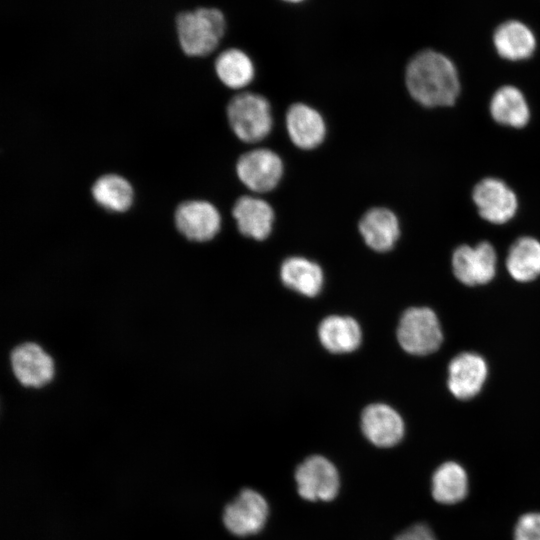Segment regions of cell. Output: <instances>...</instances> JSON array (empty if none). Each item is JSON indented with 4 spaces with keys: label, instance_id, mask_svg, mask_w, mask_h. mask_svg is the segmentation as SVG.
I'll list each match as a JSON object with an SVG mask.
<instances>
[{
    "label": "cell",
    "instance_id": "5",
    "mask_svg": "<svg viewBox=\"0 0 540 540\" xmlns=\"http://www.w3.org/2000/svg\"><path fill=\"white\" fill-rule=\"evenodd\" d=\"M298 494L308 501L328 502L336 498L340 477L335 465L326 457L312 455L295 470Z\"/></svg>",
    "mask_w": 540,
    "mask_h": 540
},
{
    "label": "cell",
    "instance_id": "15",
    "mask_svg": "<svg viewBox=\"0 0 540 540\" xmlns=\"http://www.w3.org/2000/svg\"><path fill=\"white\" fill-rule=\"evenodd\" d=\"M238 230L246 237L266 239L272 231L274 212L269 203L253 196H241L233 206Z\"/></svg>",
    "mask_w": 540,
    "mask_h": 540
},
{
    "label": "cell",
    "instance_id": "9",
    "mask_svg": "<svg viewBox=\"0 0 540 540\" xmlns=\"http://www.w3.org/2000/svg\"><path fill=\"white\" fill-rule=\"evenodd\" d=\"M472 197L480 216L494 224L509 221L517 211L515 193L497 178H485L477 183Z\"/></svg>",
    "mask_w": 540,
    "mask_h": 540
},
{
    "label": "cell",
    "instance_id": "12",
    "mask_svg": "<svg viewBox=\"0 0 540 540\" xmlns=\"http://www.w3.org/2000/svg\"><path fill=\"white\" fill-rule=\"evenodd\" d=\"M488 375L485 360L476 353L464 352L454 357L448 366V388L460 400L475 397Z\"/></svg>",
    "mask_w": 540,
    "mask_h": 540
},
{
    "label": "cell",
    "instance_id": "8",
    "mask_svg": "<svg viewBox=\"0 0 540 540\" xmlns=\"http://www.w3.org/2000/svg\"><path fill=\"white\" fill-rule=\"evenodd\" d=\"M496 263V252L486 241L474 247L461 245L452 255V269L455 277L468 286L486 284L491 281L496 273Z\"/></svg>",
    "mask_w": 540,
    "mask_h": 540
},
{
    "label": "cell",
    "instance_id": "23",
    "mask_svg": "<svg viewBox=\"0 0 540 540\" xmlns=\"http://www.w3.org/2000/svg\"><path fill=\"white\" fill-rule=\"evenodd\" d=\"M219 80L232 89H242L254 79L255 68L250 57L238 48H228L218 54L214 63Z\"/></svg>",
    "mask_w": 540,
    "mask_h": 540
},
{
    "label": "cell",
    "instance_id": "25",
    "mask_svg": "<svg viewBox=\"0 0 540 540\" xmlns=\"http://www.w3.org/2000/svg\"><path fill=\"white\" fill-rule=\"evenodd\" d=\"M513 540H540V512H528L518 519Z\"/></svg>",
    "mask_w": 540,
    "mask_h": 540
},
{
    "label": "cell",
    "instance_id": "22",
    "mask_svg": "<svg viewBox=\"0 0 540 540\" xmlns=\"http://www.w3.org/2000/svg\"><path fill=\"white\" fill-rule=\"evenodd\" d=\"M91 194L103 208L114 212H123L133 202L134 189L124 176L117 173H105L93 182Z\"/></svg>",
    "mask_w": 540,
    "mask_h": 540
},
{
    "label": "cell",
    "instance_id": "11",
    "mask_svg": "<svg viewBox=\"0 0 540 540\" xmlns=\"http://www.w3.org/2000/svg\"><path fill=\"white\" fill-rule=\"evenodd\" d=\"M361 429L374 446L390 448L404 437L405 424L400 414L384 403L370 404L361 414Z\"/></svg>",
    "mask_w": 540,
    "mask_h": 540
},
{
    "label": "cell",
    "instance_id": "20",
    "mask_svg": "<svg viewBox=\"0 0 540 540\" xmlns=\"http://www.w3.org/2000/svg\"><path fill=\"white\" fill-rule=\"evenodd\" d=\"M280 277L286 287L308 297L319 294L323 285L321 267L303 257L287 258L281 265Z\"/></svg>",
    "mask_w": 540,
    "mask_h": 540
},
{
    "label": "cell",
    "instance_id": "18",
    "mask_svg": "<svg viewBox=\"0 0 540 540\" xmlns=\"http://www.w3.org/2000/svg\"><path fill=\"white\" fill-rule=\"evenodd\" d=\"M469 491L465 468L456 461L441 463L431 478V493L440 504L454 505L463 501Z\"/></svg>",
    "mask_w": 540,
    "mask_h": 540
},
{
    "label": "cell",
    "instance_id": "19",
    "mask_svg": "<svg viewBox=\"0 0 540 540\" xmlns=\"http://www.w3.org/2000/svg\"><path fill=\"white\" fill-rule=\"evenodd\" d=\"M493 42L501 57L514 61L530 57L536 48L533 32L517 20L499 25L494 32Z\"/></svg>",
    "mask_w": 540,
    "mask_h": 540
},
{
    "label": "cell",
    "instance_id": "3",
    "mask_svg": "<svg viewBox=\"0 0 540 540\" xmlns=\"http://www.w3.org/2000/svg\"><path fill=\"white\" fill-rule=\"evenodd\" d=\"M227 119L234 134L245 143H256L272 130L273 117L268 100L259 94L242 92L228 102Z\"/></svg>",
    "mask_w": 540,
    "mask_h": 540
},
{
    "label": "cell",
    "instance_id": "1",
    "mask_svg": "<svg viewBox=\"0 0 540 540\" xmlns=\"http://www.w3.org/2000/svg\"><path fill=\"white\" fill-rule=\"evenodd\" d=\"M405 82L412 98L426 107L452 105L460 90L452 61L429 49L417 53L409 61Z\"/></svg>",
    "mask_w": 540,
    "mask_h": 540
},
{
    "label": "cell",
    "instance_id": "21",
    "mask_svg": "<svg viewBox=\"0 0 540 540\" xmlns=\"http://www.w3.org/2000/svg\"><path fill=\"white\" fill-rule=\"evenodd\" d=\"M493 119L506 126L521 128L530 117L527 101L522 92L511 85L500 87L490 101Z\"/></svg>",
    "mask_w": 540,
    "mask_h": 540
},
{
    "label": "cell",
    "instance_id": "17",
    "mask_svg": "<svg viewBox=\"0 0 540 540\" xmlns=\"http://www.w3.org/2000/svg\"><path fill=\"white\" fill-rule=\"evenodd\" d=\"M323 347L331 353H349L356 350L362 338L361 328L352 317L332 315L324 318L318 327Z\"/></svg>",
    "mask_w": 540,
    "mask_h": 540
},
{
    "label": "cell",
    "instance_id": "7",
    "mask_svg": "<svg viewBox=\"0 0 540 540\" xmlns=\"http://www.w3.org/2000/svg\"><path fill=\"white\" fill-rule=\"evenodd\" d=\"M280 156L267 148H257L243 153L236 162V174L249 190L266 193L273 190L283 175Z\"/></svg>",
    "mask_w": 540,
    "mask_h": 540
},
{
    "label": "cell",
    "instance_id": "13",
    "mask_svg": "<svg viewBox=\"0 0 540 540\" xmlns=\"http://www.w3.org/2000/svg\"><path fill=\"white\" fill-rule=\"evenodd\" d=\"M11 365L16 378L24 386L38 388L54 376L52 358L35 343L16 347L11 354Z\"/></svg>",
    "mask_w": 540,
    "mask_h": 540
},
{
    "label": "cell",
    "instance_id": "26",
    "mask_svg": "<svg viewBox=\"0 0 540 540\" xmlns=\"http://www.w3.org/2000/svg\"><path fill=\"white\" fill-rule=\"evenodd\" d=\"M394 540H437V538L429 525L419 522L406 528Z\"/></svg>",
    "mask_w": 540,
    "mask_h": 540
},
{
    "label": "cell",
    "instance_id": "6",
    "mask_svg": "<svg viewBox=\"0 0 540 540\" xmlns=\"http://www.w3.org/2000/svg\"><path fill=\"white\" fill-rule=\"evenodd\" d=\"M268 515L266 499L256 490L245 488L224 508L223 523L231 534L246 537L259 533Z\"/></svg>",
    "mask_w": 540,
    "mask_h": 540
},
{
    "label": "cell",
    "instance_id": "4",
    "mask_svg": "<svg viewBox=\"0 0 540 540\" xmlns=\"http://www.w3.org/2000/svg\"><path fill=\"white\" fill-rule=\"evenodd\" d=\"M397 339L409 354L424 356L435 352L443 339L435 312L427 307L407 309L400 318Z\"/></svg>",
    "mask_w": 540,
    "mask_h": 540
},
{
    "label": "cell",
    "instance_id": "16",
    "mask_svg": "<svg viewBox=\"0 0 540 540\" xmlns=\"http://www.w3.org/2000/svg\"><path fill=\"white\" fill-rule=\"evenodd\" d=\"M358 227L365 243L377 252L392 249L400 235L397 216L384 207L369 209L361 217Z\"/></svg>",
    "mask_w": 540,
    "mask_h": 540
},
{
    "label": "cell",
    "instance_id": "2",
    "mask_svg": "<svg viewBox=\"0 0 540 540\" xmlns=\"http://www.w3.org/2000/svg\"><path fill=\"white\" fill-rule=\"evenodd\" d=\"M224 14L215 7L183 10L175 16L179 45L190 56H205L219 44L225 32Z\"/></svg>",
    "mask_w": 540,
    "mask_h": 540
},
{
    "label": "cell",
    "instance_id": "24",
    "mask_svg": "<svg viewBox=\"0 0 540 540\" xmlns=\"http://www.w3.org/2000/svg\"><path fill=\"white\" fill-rule=\"evenodd\" d=\"M506 266L515 280H534L540 275V242L531 237L516 240L508 252Z\"/></svg>",
    "mask_w": 540,
    "mask_h": 540
},
{
    "label": "cell",
    "instance_id": "10",
    "mask_svg": "<svg viewBox=\"0 0 540 540\" xmlns=\"http://www.w3.org/2000/svg\"><path fill=\"white\" fill-rule=\"evenodd\" d=\"M177 229L188 239L207 241L220 229L221 216L217 208L206 200L182 201L175 210Z\"/></svg>",
    "mask_w": 540,
    "mask_h": 540
},
{
    "label": "cell",
    "instance_id": "14",
    "mask_svg": "<svg viewBox=\"0 0 540 540\" xmlns=\"http://www.w3.org/2000/svg\"><path fill=\"white\" fill-rule=\"evenodd\" d=\"M285 123L290 140L303 150L318 147L326 136L322 115L304 103H294L288 108Z\"/></svg>",
    "mask_w": 540,
    "mask_h": 540
}]
</instances>
